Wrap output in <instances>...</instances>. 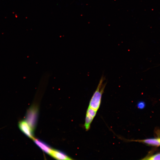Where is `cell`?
I'll return each mask as SVG.
<instances>
[{
  "instance_id": "cell-9",
  "label": "cell",
  "mask_w": 160,
  "mask_h": 160,
  "mask_svg": "<svg viewBox=\"0 0 160 160\" xmlns=\"http://www.w3.org/2000/svg\"><path fill=\"white\" fill-rule=\"evenodd\" d=\"M145 103L143 101H140L137 105V108L140 109H143L145 108Z\"/></svg>"
},
{
  "instance_id": "cell-6",
  "label": "cell",
  "mask_w": 160,
  "mask_h": 160,
  "mask_svg": "<svg viewBox=\"0 0 160 160\" xmlns=\"http://www.w3.org/2000/svg\"><path fill=\"white\" fill-rule=\"evenodd\" d=\"M50 155L55 159L58 160L72 159L65 153L55 149H52Z\"/></svg>"
},
{
  "instance_id": "cell-7",
  "label": "cell",
  "mask_w": 160,
  "mask_h": 160,
  "mask_svg": "<svg viewBox=\"0 0 160 160\" xmlns=\"http://www.w3.org/2000/svg\"><path fill=\"white\" fill-rule=\"evenodd\" d=\"M33 140L36 145L40 148L43 151L49 154H50L52 149L49 146L38 139L34 138Z\"/></svg>"
},
{
  "instance_id": "cell-3",
  "label": "cell",
  "mask_w": 160,
  "mask_h": 160,
  "mask_svg": "<svg viewBox=\"0 0 160 160\" xmlns=\"http://www.w3.org/2000/svg\"><path fill=\"white\" fill-rule=\"evenodd\" d=\"M18 126L20 129L26 136L33 140L34 138L33 134V130L25 120H22L20 121Z\"/></svg>"
},
{
  "instance_id": "cell-2",
  "label": "cell",
  "mask_w": 160,
  "mask_h": 160,
  "mask_svg": "<svg viewBox=\"0 0 160 160\" xmlns=\"http://www.w3.org/2000/svg\"><path fill=\"white\" fill-rule=\"evenodd\" d=\"M38 116V108L34 105H33L29 108L26 114L25 121L33 130L35 129L36 127Z\"/></svg>"
},
{
  "instance_id": "cell-1",
  "label": "cell",
  "mask_w": 160,
  "mask_h": 160,
  "mask_svg": "<svg viewBox=\"0 0 160 160\" xmlns=\"http://www.w3.org/2000/svg\"><path fill=\"white\" fill-rule=\"evenodd\" d=\"M105 80V77L102 76L89 103V107L97 111L100 107L102 95L106 85Z\"/></svg>"
},
{
  "instance_id": "cell-4",
  "label": "cell",
  "mask_w": 160,
  "mask_h": 160,
  "mask_svg": "<svg viewBox=\"0 0 160 160\" xmlns=\"http://www.w3.org/2000/svg\"><path fill=\"white\" fill-rule=\"evenodd\" d=\"M97 111L88 107L87 110L84 124V127L86 130L89 129L90 125L95 117Z\"/></svg>"
},
{
  "instance_id": "cell-8",
  "label": "cell",
  "mask_w": 160,
  "mask_h": 160,
  "mask_svg": "<svg viewBox=\"0 0 160 160\" xmlns=\"http://www.w3.org/2000/svg\"><path fill=\"white\" fill-rule=\"evenodd\" d=\"M143 160H160V153L152 156H148L142 159Z\"/></svg>"
},
{
  "instance_id": "cell-5",
  "label": "cell",
  "mask_w": 160,
  "mask_h": 160,
  "mask_svg": "<svg viewBox=\"0 0 160 160\" xmlns=\"http://www.w3.org/2000/svg\"><path fill=\"white\" fill-rule=\"evenodd\" d=\"M130 142H137L142 143L148 145L158 146L160 145V138H149L142 140H126Z\"/></svg>"
}]
</instances>
